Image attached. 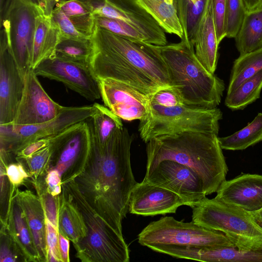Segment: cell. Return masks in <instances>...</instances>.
Wrapping results in <instances>:
<instances>
[{
    "label": "cell",
    "mask_w": 262,
    "mask_h": 262,
    "mask_svg": "<svg viewBox=\"0 0 262 262\" xmlns=\"http://www.w3.org/2000/svg\"><path fill=\"white\" fill-rule=\"evenodd\" d=\"M52 147L51 144L27 158H15L28 172L31 180L45 176L50 170Z\"/></svg>",
    "instance_id": "obj_35"
},
{
    "label": "cell",
    "mask_w": 262,
    "mask_h": 262,
    "mask_svg": "<svg viewBox=\"0 0 262 262\" xmlns=\"http://www.w3.org/2000/svg\"><path fill=\"white\" fill-rule=\"evenodd\" d=\"M104 105L121 119L141 120L147 114L149 97L134 87L111 78L98 79Z\"/></svg>",
    "instance_id": "obj_16"
},
{
    "label": "cell",
    "mask_w": 262,
    "mask_h": 262,
    "mask_svg": "<svg viewBox=\"0 0 262 262\" xmlns=\"http://www.w3.org/2000/svg\"><path fill=\"white\" fill-rule=\"evenodd\" d=\"M149 101L165 107L184 104L180 91L174 86L165 87L158 90L149 96Z\"/></svg>",
    "instance_id": "obj_41"
},
{
    "label": "cell",
    "mask_w": 262,
    "mask_h": 262,
    "mask_svg": "<svg viewBox=\"0 0 262 262\" xmlns=\"http://www.w3.org/2000/svg\"><path fill=\"white\" fill-rule=\"evenodd\" d=\"M0 261H26V259L5 226L1 225L0 231Z\"/></svg>",
    "instance_id": "obj_40"
},
{
    "label": "cell",
    "mask_w": 262,
    "mask_h": 262,
    "mask_svg": "<svg viewBox=\"0 0 262 262\" xmlns=\"http://www.w3.org/2000/svg\"><path fill=\"white\" fill-rule=\"evenodd\" d=\"M66 0H36L37 5L42 13L47 16H52L54 9Z\"/></svg>",
    "instance_id": "obj_47"
},
{
    "label": "cell",
    "mask_w": 262,
    "mask_h": 262,
    "mask_svg": "<svg viewBox=\"0 0 262 262\" xmlns=\"http://www.w3.org/2000/svg\"><path fill=\"white\" fill-rule=\"evenodd\" d=\"M60 199L58 231L71 241L74 246L85 237V226L80 213L62 193Z\"/></svg>",
    "instance_id": "obj_28"
},
{
    "label": "cell",
    "mask_w": 262,
    "mask_h": 262,
    "mask_svg": "<svg viewBox=\"0 0 262 262\" xmlns=\"http://www.w3.org/2000/svg\"><path fill=\"white\" fill-rule=\"evenodd\" d=\"M91 40L90 64L98 79L121 81L149 97L161 88L173 86L158 46L132 40L96 25Z\"/></svg>",
    "instance_id": "obj_2"
},
{
    "label": "cell",
    "mask_w": 262,
    "mask_h": 262,
    "mask_svg": "<svg viewBox=\"0 0 262 262\" xmlns=\"http://www.w3.org/2000/svg\"><path fill=\"white\" fill-rule=\"evenodd\" d=\"M24 88L20 73L5 42L0 50V125L12 123L15 117Z\"/></svg>",
    "instance_id": "obj_18"
},
{
    "label": "cell",
    "mask_w": 262,
    "mask_h": 262,
    "mask_svg": "<svg viewBox=\"0 0 262 262\" xmlns=\"http://www.w3.org/2000/svg\"><path fill=\"white\" fill-rule=\"evenodd\" d=\"M146 173L163 160L177 162L197 173L206 195L216 192L226 180L228 168L215 134L185 132L161 136L146 143Z\"/></svg>",
    "instance_id": "obj_3"
},
{
    "label": "cell",
    "mask_w": 262,
    "mask_h": 262,
    "mask_svg": "<svg viewBox=\"0 0 262 262\" xmlns=\"http://www.w3.org/2000/svg\"><path fill=\"white\" fill-rule=\"evenodd\" d=\"M53 136L38 139L32 142L18 151L15 158H27L38 150L50 145Z\"/></svg>",
    "instance_id": "obj_45"
},
{
    "label": "cell",
    "mask_w": 262,
    "mask_h": 262,
    "mask_svg": "<svg viewBox=\"0 0 262 262\" xmlns=\"http://www.w3.org/2000/svg\"><path fill=\"white\" fill-rule=\"evenodd\" d=\"M168 4H173L174 0H165Z\"/></svg>",
    "instance_id": "obj_52"
},
{
    "label": "cell",
    "mask_w": 262,
    "mask_h": 262,
    "mask_svg": "<svg viewBox=\"0 0 262 262\" xmlns=\"http://www.w3.org/2000/svg\"><path fill=\"white\" fill-rule=\"evenodd\" d=\"M92 54L91 38L86 40L68 39L59 42L53 56L67 60L89 64Z\"/></svg>",
    "instance_id": "obj_34"
},
{
    "label": "cell",
    "mask_w": 262,
    "mask_h": 262,
    "mask_svg": "<svg viewBox=\"0 0 262 262\" xmlns=\"http://www.w3.org/2000/svg\"><path fill=\"white\" fill-rule=\"evenodd\" d=\"M168 33L176 35L182 39L183 31L178 17L174 1L168 4L165 0H137Z\"/></svg>",
    "instance_id": "obj_27"
},
{
    "label": "cell",
    "mask_w": 262,
    "mask_h": 262,
    "mask_svg": "<svg viewBox=\"0 0 262 262\" xmlns=\"http://www.w3.org/2000/svg\"><path fill=\"white\" fill-rule=\"evenodd\" d=\"M59 249L62 262H69V239L58 231Z\"/></svg>",
    "instance_id": "obj_48"
},
{
    "label": "cell",
    "mask_w": 262,
    "mask_h": 262,
    "mask_svg": "<svg viewBox=\"0 0 262 262\" xmlns=\"http://www.w3.org/2000/svg\"><path fill=\"white\" fill-rule=\"evenodd\" d=\"M0 2H1V9H2V8L3 7V0H0Z\"/></svg>",
    "instance_id": "obj_53"
},
{
    "label": "cell",
    "mask_w": 262,
    "mask_h": 262,
    "mask_svg": "<svg viewBox=\"0 0 262 262\" xmlns=\"http://www.w3.org/2000/svg\"><path fill=\"white\" fill-rule=\"evenodd\" d=\"M193 3H195L198 0H190Z\"/></svg>",
    "instance_id": "obj_54"
},
{
    "label": "cell",
    "mask_w": 262,
    "mask_h": 262,
    "mask_svg": "<svg viewBox=\"0 0 262 262\" xmlns=\"http://www.w3.org/2000/svg\"><path fill=\"white\" fill-rule=\"evenodd\" d=\"M60 41L59 31L52 16L45 15L41 11L36 17L30 68L35 69L53 56Z\"/></svg>",
    "instance_id": "obj_24"
},
{
    "label": "cell",
    "mask_w": 262,
    "mask_h": 262,
    "mask_svg": "<svg viewBox=\"0 0 262 262\" xmlns=\"http://www.w3.org/2000/svg\"><path fill=\"white\" fill-rule=\"evenodd\" d=\"M33 69H29L24 76L22 97L15 118V125H35L55 118L62 111V106L52 100L43 89Z\"/></svg>",
    "instance_id": "obj_15"
},
{
    "label": "cell",
    "mask_w": 262,
    "mask_h": 262,
    "mask_svg": "<svg viewBox=\"0 0 262 262\" xmlns=\"http://www.w3.org/2000/svg\"><path fill=\"white\" fill-rule=\"evenodd\" d=\"M195 55L205 69L214 74L218 61V48L212 0H206L193 40Z\"/></svg>",
    "instance_id": "obj_21"
},
{
    "label": "cell",
    "mask_w": 262,
    "mask_h": 262,
    "mask_svg": "<svg viewBox=\"0 0 262 262\" xmlns=\"http://www.w3.org/2000/svg\"><path fill=\"white\" fill-rule=\"evenodd\" d=\"M165 254L178 258L206 262H262V247L236 245L219 247L167 246Z\"/></svg>",
    "instance_id": "obj_19"
},
{
    "label": "cell",
    "mask_w": 262,
    "mask_h": 262,
    "mask_svg": "<svg viewBox=\"0 0 262 262\" xmlns=\"http://www.w3.org/2000/svg\"><path fill=\"white\" fill-rule=\"evenodd\" d=\"M3 9L1 40L24 77L30 68L36 17L41 11L37 5L25 0H7Z\"/></svg>",
    "instance_id": "obj_9"
},
{
    "label": "cell",
    "mask_w": 262,
    "mask_h": 262,
    "mask_svg": "<svg viewBox=\"0 0 262 262\" xmlns=\"http://www.w3.org/2000/svg\"><path fill=\"white\" fill-rule=\"evenodd\" d=\"M94 16L116 18L133 26L144 36L145 42L167 45L164 30L137 0H78Z\"/></svg>",
    "instance_id": "obj_11"
},
{
    "label": "cell",
    "mask_w": 262,
    "mask_h": 262,
    "mask_svg": "<svg viewBox=\"0 0 262 262\" xmlns=\"http://www.w3.org/2000/svg\"><path fill=\"white\" fill-rule=\"evenodd\" d=\"M45 176L39 177L35 180H31V183L36 191L37 195L41 200L46 217L58 229L60 195L54 196L48 190Z\"/></svg>",
    "instance_id": "obj_36"
},
{
    "label": "cell",
    "mask_w": 262,
    "mask_h": 262,
    "mask_svg": "<svg viewBox=\"0 0 262 262\" xmlns=\"http://www.w3.org/2000/svg\"><path fill=\"white\" fill-rule=\"evenodd\" d=\"M81 214L85 236L74 246L76 256L82 262H128L129 250L118 233L92 208L73 180L62 184V192Z\"/></svg>",
    "instance_id": "obj_5"
},
{
    "label": "cell",
    "mask_w": 262,
    "mask_h": 262,
    "mask_svg": "<svg viewBox=\"0 0 262 262\" xmlns=\"http://www.w3.org/2000/svg\"><path fill=\"white\" fill-rule=\"evenodd\" d=\"M192 221L206 228L223 233L236 246L262 247V229L250 213L215 198L206 196L193 204Z\"/></svg>",
    "instance_id": "obj_7"
},
{
    "label": "cell",
    "mask_w": 262,
    "mask_h": 262,
    "mask_svg": "<svg viewBox=\"0 0 262 262\" xmlns=\"http://www.w3.org/2000/svg\"><path fill=\"white\" fill-rule=\"evenodd\" d=\"M189 203L177 194L143 180L137 183L129 198L128 212L143 216L174 213Z\"/></svg>",
    "instance_id": "obj_17"
},
{
    "label": "cell",
    "mask_w": 262,
    "mask_h": 262,
    "mask_svg": "<svg viewBox=\"0 0 262 262\" xmlns=\"http://www.w3.org/2000/svg\"><path fill=\"white\" fill-rule=\"evenodd\" d=\"M15 189L14 187H11L7 217L5 221H1V224L5 226L24 254L27 262H40L25 213L14 196Z\"/></svg>",
    "instance_id": "obj_23"
},
{
    "label": "cell",
    "mask_w": 262,
    "mask_h": 262,
    "mask_svg": "<svg viewBox=\"0 0 262 262\" xmlns=\"http://www.w3.org/2000/svg\"><path fill=\"white\" fill-rule=\"evenodd\" d=\"M213 11L219 44L226 37L225 15L226 0H212Z\"/></svg>",
    "instance_id": "obj_43"
},
{
    "label": "cell",
    "mask_w": 262,
    "mask_h": 262,
    "mask_svg": "<svg viewBox=\"0 0 262 262\" xmlns=\"http://www.w3.org/2000/svg\"><path fill=\"white\" fill-rule=\"evenodd\" d=\"M94 16L95 25L122 37L145 42L140 32L127 23L116 18Z\"/></svg>",
    "instance_id": "obj_38"
},
{
    "label": "cell",
    "mask_w": 262,
    "mask_h": 262,
    "mask_svg": "<svg viewBox=\"0 0 262 262\" xmlns=\"http://www.w3.org/2000/svg\"><path fill=\"white\" fill-rule=\"evenodd\" d=\"M89 144V132L85 121L53 136L50 170L58 171L62 184L73 180L80 172L86 160Z\"/></svg>",
    "instance_id": "obj_12"
},
{
    "label": "cell",
    "mask_w": 262,
    "mask_h": 262,
    "mask_svg": "<svg viewBox=\"0 0 262 262\" xmlns=\"http://www.w3.org/2000/svg\"><path fill=\"white\" fill-rule=\"evenodd\" d=\"M89 135L86 160L73 180L92 208L123 235L122 222L128 212L129 196L137 183L130 163L134 134L123 127L104 145H99L90 132Z\"/></svg>",
    "instance_id": "obj_1"
},
{
    "label": "cell",
    "mask_w": 262,
    "mask_h": 262,
    "mask_svg": "<svg viewBox=\"0 0 262 262\" xmlns=\"http://www.w3.org/2000/svg\"><path fill=\"white\" fill-rule=\"evenodd\" d=\"M144 181L168 189L193 204L206 196L199 175L190 168L177 162L166 160L146 173Z\"/></svg>",
    "instance_id": "obj_14"
},
{
    "label": "cell",
    "mask_w": 262,
    "mask_h": 262,
    "mask_svg": "<svg viewBox=\"0 0 262 262\" xmlns=\"http://www.w3.org/2000/svg\"><path fill=\"white\" fill-rule=\"evenodd\" d=\"M25 1H27L28 2H31V3H34L35 4L37 5V2H36V0H25Z\"/></svg>",
    "instance_id": "obj_51"
},
{
    "label": "cell",
    "mask_w": 262,
    "mask_h": 262,
    "mask_svg": "<svg viewBox=\"0 0 262 262\" xmlns=\"http://www.w3.org/2000/svg\"><path fill=\"white\" fill-rule=\"evenodd\" d=\"M6 173L10 184L15 188L30 178L23 165L17 161L9 163L6 167Z\"/></svg>",
    "instance_id": "obj_44"
},
{
    "label": "cell",
    "mask_w": 262,
    "mask_h": 262,
    "mask_svg": "<svg viewBox=\"0 0 262 262\" xmlns=\"http://www.w3.org/2000/svg\"><path fill=\"white\" fill-rule=\"evenodd\" d=\"M14 196L23 210L40 262H47L46 216L40 198L30 190L16 188Z\"/></svg>",
    "instance_id": "obj_22"
},
{
    "label": "cell",
    "mask_w": 262,
    "mask_h": 262,
    "mask_svg": "<svg viewBox=\"0 0 262 262\" xmlns=\"http://www.w3.org/2000/svg\"><path fill=\"white\" fill-rule=\"evenodd\" d=\"M52 18L59 29L60 41L68 39L86 40L91 38L79 31L59 6L54 9Z\"/></svg>",
    "instance_id": "obj_39"
},
{
    "label": "cell",
    "mask_w": 262,
    "mask_h": 262,
    "mask_svg": "<svg viewBox=\"0 0 262 262\" xmlns=\"http://www.w3.org/2000/svg\"><path fill=\"white\" fill-rule=\"evenodd\" d=\"M222 116V112L217 107L185 104L165 107L149 101L146 115L140 120L138 131L145 143L157 137L185 132L218 135Z\"/></svg>",
    "instance_id": "obj_6"
},
{
    "label": "cell",
    "mask_w": 262,
    "mask_h": 262,
    "mask_svg": "<svg viewBox=\"0 0 262 262\" xmlns=\"http://www.w3.org/2000/svg\"><path fill=\"white\" fill-rule=\"evenodd\" d=\"M37 76L62 82L87 100L100 98L99 81L90 64L61 59L53 56L33 69Z\"/></svg>",
    "instance_id": "obj_13"
},
{
    "label": "cell",
    "mask_w": 262,
    "mask_h": 262,
    "mask_svg": "<svg viewBox=\"0 0 262 262\" xmlns=\"http://www.w3.org/2000/svg\"><path fill=\"white\" fill-rule=\"evenodd\" d=\"M96 106L64 107L54 119L40 124L18 125L12 123L0 125V150L16 156L30 143L57 135L71 126L84 121L95 112Z\"/></svg>",
    "instance_id": "obj_10"
},
{
    "label": "cell",
    "mask_w": 262,
    "mask_h": 262,
    "mask_svg": "<svg viewBox=\"0 0 262 262\" xmlns=\"http://www.w3.org/2000/svg\"><path fill=\"white\" fill-rule=\"evenodd\" d=\"M158 47L171 84L180 91L184 104L210 108L220 104L225 88L224 81L202 64L192 45L181 40Z\"/></svg>",
    "instance_id": "obj_4"
},
{
    "label": "cell",
    "mask_w": 262,
    "mask_h": 262,
    "mask_svg": "<svg viewBox=\"0 0 262 262\" xmlns=\"http://www.w3.org/2000/svg\"><path fill=\"white\" fill-rule=\"evenodd\" d=\"M47 262H62L59 249L58 229L46 217Z\"/></svg>",
    "instance_id": "obj_42"
},
{
    "label": "cell",
    "mask_w": 262,
    "mask_h": 262,
    "mask_svg": "<svg viewBox=\"0 0 262 262\" xmlns=\"http://www.w3.org/2000/svg\"><path fill=\"white\" fill-rule=\"evenodd\" d=\"M262 70V47L246 53L235 60L227 94L235 90L243 82Z\"/></svg>",
    "instance_id": "obj_30"
},
{
    "label": "cell",
    "mask_w": 262,
    "mask_h": 262,
    "mask_svg": "<svg viewBox=\"0 0 262 262\" xmlns=\"http://www.w3.org/2000/svg\"><path fill=\"white\" fill-rule=\"evenodd\" d=\"M57 6L79 31L92 37L95 27V16L83 3L78 0H66Z\"/></svg>",
    "instance_id": "obj_33"
},
{
    "label": "cell",
    "mask_w": 262,
    "mask_h": 262,
    "mask_svg": "<svg viewBox=\"0 0 262 262\" xmlns=\"http://www.w3.org/2000/svg\"><path fill=\"white\" fill-rule=\"evenodd\" d=\"M95 113L85 121L90 134L99 145L106 144L124 126L121 119L105 105L94 103Z\"/></svg>",
    "instance_id": "obj_26"
},
{
    "label": "cell",
    "mask_w": 262,
    "mask_h": 262,
    "mask_svg": "<svg viewBox=\"0 0 262 262\" xmlns=\"http://www.w3.org/2000/svg\"><path fill=\"white\" fill-rule=\"evenodd\" d=\"M262 89V70L227 94L225 104L235 111L243 110L258 99Z\"/></svg>",
    "instance_id": "obj_31"
},
{
    "label": "cell",
    "mask_w": 262,
    "mask_h": 262,
    "mask_svg": "<svg viewBox=\"0 0 262 262\" xmlns=\"http://www.w3.org/2000/svg\"><path fill=\"white\" fill-rule=\"evenodd\" d=\"M138 242L154 250L163 246L219 247L234 245L223 233L192 221L185 223L165 216L149 223L139 234Z\"/></svg>",
    "instance_id": "obj_8"
},
{
    "label": "cell",
    "mask_w": 262,
    "mask_h": 262,
    "mask_svg": "<svg viewBox=\"0 0 262 262\" xmlns=\"http://www.w3.org/2000/svg\"><path fill=\"white\" fill-rule=\"evenodd\" d=\"M247 12L262 8V0H243Z\"/></svg>",
    "instance_id": "obj_49"
},
{
    "label": "cell",
    "mask_w": 262,
    "mask_h": 262,
    "mask_svg": "<svg viewBox=\"0 0 262 262\" xmlns=\"http://www.w3.org/2000/svg\"><path fill=\"white\" fill-rule=\"evenodd\" d=\"M249 213L254 221L262 229V207L259 210Z\"/></svg>",
    "instance_id": "obj_50"
},
{
    "label": "cell",
    "mask_w": 262,
    "mask_h": 262,
    "mask_svg": "<svg viewBox=\"0 0 262 262\" xmlns=\"http://www.w3.org/2000/svg\"><path fill=\"white\" fill-rule=\"evenodd\" d=\"M174 1L183 31V37L181 40H184L193 46V40L206 0H198L195 3L190 0Z\"/></svg>",
    "instance_id": "obj_32"
},
{
    "label": "cell",
    "mask_w": 262,
    "mask_h": 262,
    "mask_svg": "<svg viewBox=\"0 0 262 262\" xmlns=\"http://www.w3.org/2000/svg\"><path fill=\"white\" fill-rule=\"evenodd\" d=\"M216 192V199L248 212L262 207V175L245 173L225 180Z\"/></svg>",
    "instance_id": "obj_20"
},
{
    "label": "cell",
    "mask_w": 262,
    "mask_h": 262,
    "mask_svg": "<svg viewBox=\"0 0 262 262\" xmlns=\"http://www.w3.org/2000/svg\"><path fill=\"white\" fill-rule=\"evenodd\" d=\"M246 12L243 0H226L225 25L226 37L235 38Z\"/></svg>",
    "instance_id": "obj_37"
},
{
    "label": "cell",
    "mask_w": 262,
    "mask_h": 262,
    "mask_svg": "<svg viewBox=\"0 0 262 262\" xmlns=\"http://www.w3.org/2000/svg\"><path fill=\"white\" fill-rule=\"evenodd\" d=\"M262 141V113H258L247 126L233 134L219 137L222 149L239 150Z\"/></svg>",
    "instance_id": "obj_29"
},
{
    "label": "cell",
    "mask_w": 262,
    "mask_h": 262,
    "mask_svg": "<svg viewBox=\"0 0 262 262\" xmlns=\"http://www.w3.org/2000/svg\"><path fill=\"white\" fill-rule=\"evenodd\" d=\"M234 38L240 55L262 47V8L246 12Z\"/></svg>",
    "instance_id": "obj_25"
},
{
    "label": "cell",
    "mask_w": 262,
    "mask_h": 262,
    "mask_svg": "<svg viewBox=\"0 0 262 262\" xmlns=\"http://www.w3.org/2000/svg\"><path fill=\"white\" fill-rule=\"evenodd\" d=\"M48 190L54 196H59L62 192L61 177L56 169L50 170L45 176Z\"/></svg>",
    "instance_id": "obj_46"
}]
</instances>
